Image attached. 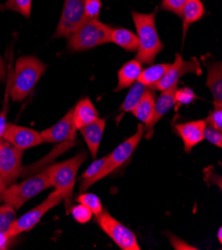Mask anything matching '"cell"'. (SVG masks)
<instances>
[{
  "label": "cell",
  "mask_w": 222,
  "mask_h": 250,
  "mask_svg": "<svg viewBox=\"0 0 222 250\" xmlns=\"http://www.w3.org/2000/svg\"><path fill=\"white\" fill-rule=\"evenodd\" d=\"M157 9L152 13H132L137 29L139 47L137 60L141 64H153L157 55L163 49V44L159 36L156 26Z\"/></svg>",
  "instance_id": "1"
},
{
  "label": "cell",
  "mask_w": 222,
  "mask_h": 250,
  "mask_svg": "<svg viewBox=\"0 0 222 250\" xmlns=\"http://www.w3.org/2000/svg\"><path fill=\"white\" fill-rule=\"evenodd\" d=\"M46 68L45 63L33 56H23L17 59L10 87V97L14 102L23 101L31 93Z\"/></svg>",
  "instance_id": "2"
},
{
  "label": "cell",
  "mask_w": 222,
  "mask_h": 250,
  "mask_svg": "<svg viewBox=\"0 0 222 250\" xmlns=\"http://www.w3.org/2000/svg\"><path fill=\"white\" fill-rule=\"evenodd\" d=\"M143 134H144L143 124H139L137 132L132 137H130L128 140L122 142L121 145H119L110 155L107 156L106 163H105L104 167H102V169L99 171L95 177L88 179V180H83L81 182L80 192L86 191L94 184L108 177L110 173H112L118 167H120L121 166L124 165L127 161H129V159L132 157L133 153L135 152V149L139 146L141 140L142 139Z\"/></svg>",
  "instance_id": "3"
},
{
  "label": "cell",
  "mask_w": 222,
  "mask_h": 250,
  "mask_svg": "<svg viewBox=\"0 0 222 250\" xmlns=\"http://www.w3.org/2000/svg\"><path fill=\"white\" fill-rule=\"evenodd\" d=\"M113 29L99 19L87 21L69 37L68 48L79 52L110 43Z\"/></svg>",
  "instance_id": "4"
},
{
  "label": "cell",
  "mask_w": 222,
  "mask_h": 250,
  "mask_svg": "<svg viewBox=\"0 0 222 250\" xmlns=\"http://www.w3.org/2000/svg\"><path fill=\"white\" fill-rule=\"evenodd\" d=\"M87 157L86 152H79L75 157L68 161L53 165L47 168L49 183L55 190L63 194L64 199H69L72 196L78 170L81 165L87 160Z\"/></svg>",
  "instance_id": "5"
},
{
  "label": "cell",
  "mask_w": 222,
  "mask_h": 250,
  "mask_svg": "<svg viewBox=\"0 0 222 250\" xmlns=\"http://www.w3.org/2000/svg\"><path fill=\"white\" fill-rule=\"evenodd\" d=\"M49 188H51V185L49 183L46 168L20 184L7 187L3 192L2 202L14 208L15 210H18L30 198Z\"/></svg>",
  "instance_id": "6"
},
{
  "label": "cell",
  "mask_w": 222,
  "mask_h": 250,
  "mask_svg": "<svg viewBox=\"0 0 222 250\" xmlns=\"http://www.w3.org/2000/svg\"><path fill=\"white\" fill-rule=\"evenodd\" d=\"M100 229L122 250H141L137 235L124 224L114 218L108 210L103 209L95 215Z\"/></svg>",
  "instance_id": "7"
},
{
  "label": "cell",
  "mask_w": 222,
  "mask_h": 250,
  "mask_svg": "<svg viewBox=\"0 0 222 250\" xmlns=\"http://www.w3.org/2000/svg\"><path fill=\"white\" fill-rule=\"evenodd\" d=\"M63 201V194L58 190H54L44 199L43 203L35 207L33 209L27 211L26 213H24L20 217L16 218L8 231V235L16 237L17 235L23 232L31 230L37 226L41 218L49 210H51L53 208L61 204Z\"/></svg>",
  "instance_id": "8"
},
{
  "label": "cell",
  "mask_w": 222,
  "mask_h": 250,
  "mask_svg": "<svg viewBox=\"0 0 222 250\" xmlns=\"http://www.w3.org/2000/svg\"><path fill=\"white\" fill-rule=\"evenodd\" d=\"M23 151L6 141L0 140V178L4 188L13 185L21 176Z\"/></svg>",
  "instance_id": "9"
},
{
  "label": "cell",
  "mask_w": 222,
  "mask_h": 250,
  "mask_svg": "<svg viewBox=\"0 0 222 250\" xmlns=\"http://www.w3.org/2000/svg\"><path fill=\"white\" fill-rule=\"evenodd\" d=\"M85 0H65L55 38H69L84 21Z\"/></svg>",
  "instance_id": "10"
},
{
  "label": "cell",
  "mask_w": 222,
  "mask_h": 250,
  "mask_svg": "<svg viewBox=\"0 0 222 250\" xmlns=\"http://www.w3.org/2000/svg\"><path fill=\"white\" fill-rule=\"evenodd\" d=\"M202 73V69L201 67V63L196 58H192L188 61H185L182 59L181 54H177L175 62L170 63V66L166 70L164 76L153 87V89L161 92L178 84L179 80L182 76H184V75H201Z\"/></svg>",
  "instance_id": "11"
},
{
  "label": "cell",
  "mask_w": 222,
  "mask_h": 250,
  "mask_svg": "<svg viewBox=\"0 0 222 250\" xmlns=\"http://www.w3.org/2000/svg\"><path fill=\"white\" fill-rule=\"evenodd\" d=\"M2 139L23 152L25 149L43 144V140L39 132L27 127L8 123L6 124Z\"/></svg>",
  "instance_id": "12"
},
{
  "label": "cell",
  "mask_w": 222,
  "mask_h": 250,
  "mask_svg": "<svg viewBox=\"0 0 222 250\" xmlns=\"http://www.w3.org/2000/svg\"><path fill=\"white\" fill-rule=\"evenodd\" d=\"M76 127L73 121V109L70 110L54 126L43 130L40 134L43 143L73 142L76 139Z\"/></svg>",
  "instance_id": "13"
},
{
  "label": "cell",
  "mask_w": 222,
  "mask_h": 250,
  "mask_svg": "<svg viewBox=\"0 0 222 250\" xmlns=\"http://www.w3.org/2000/svg\"><path fill=\"white\" fill-rule=\"evenodd\" d=\"M205 127L206 123L204 120L190 121L176 125L175 129L182 140L185 153H190L196 145L204 140Z\"/></svg>",
  "instance_id": "14"
},
{
  "label": "cell",
  "mask_w": 222,
  "mask_h": 250,
  "mask_svg": "<svg viewBox=\"0 0 222 250\" xmlns=\"http://www.w3.org/2000/svg\"><path fill=\"white\" fill-rule=\"evenodd\" d=\"M178 90V84L161 91V94L155 102L154 115L151 122L144 126V138L150 140L154 136V128L158 122L172 108L175 107V94Z\"/></svg>",
  "instance_id": "15"
},
{
  "label": "cell",
  "mask_w": 222,
  "mask_h": 250,
  "mask_svg": "<svg viewBox=\"0 0 222 250\" xmlns=\"http://www.w3.org/2000/svg\"><path fill=\"white\" fill-rule=\"evenodd\" d=\"M105 128H106V120L97 118L94 122L90 123L89 125H87V126L79 130L94 159L97 157V154L99 152V147H100V145L103 139Z\"/></svg>",
  "instance_id": "16"
},
{
  "label": "cell",
  "mask_w": 222,
  "mask_h": 250,
  "mask_svg": "<svg viewBox=\"0 0 222 250\" xmlns=\"http://www.w3.org/2000/svg\"><path fill=\"white\" fill-rule=\"evenodd\" d=\"M99 118L98 110L90 98H84L73 109V121L77 130L82 129Z\"/></svg>",
  "instance_id": "17"
},
{
  "label": "cell",
  "mask_w": 222,
  "mask_h": 250,
  "mask_svg": "<svg viewBox=\"0 0 222 250\" xmlns=\"http://www.w3.org/2000/svg\"><path fill=\"white\" fill-rule=\"evenodd\" d=\"M141 63L137 59L127 62L118 72V85L116 91H121L130 88L135 82L138 81L142 71Z\"/></svg>",
  "instance_id": "18"
},
{
  "label": "cell",
  "mask_w": 222,
  "mask_h": 250,
  "mask_svg": "<svg viewBox=\"0 0 222 250\" xmlns=\"http://www.w3.org/2000/svg\"><path fill=\"white\" fill-rule=\"evenodd\" d=\"M155 102L156 99L154 89L147 88L138 105L131 112L139 121L141 122V124H143V126H146L153 118Z\"/></svg>",
  "instance_id": "19"
},
{
  "label": "cell",
  "mask_w": 222,
  "mask_h": 250,
  "mask_svg": "<svg viewBox=\"0 0 222 250\" xmlns=\"http://www.w3.org/2000/svg\"><path fill=\"white\" fill-rule=\"evenodd\" d=\"M204 14V6L202 0H186L182 7V39L184 42L187 30L190 25L202 18Z\"/></svg>",
  "instance_id": "20"
},
{
  "label": "cell",
  "mask_w": 222,
  "mask_h": 250,
  "mask_svg": "<svg viewBox=\"0 0 222 250\" xmlns=\"http://www.w3.org/2000/svg\"><path fill=\"white\" fill-rule=\"evenodd\" d=\"M206 86L213 97L214 105H222V65L214 62L208 67Z\"/></svg>",
  "instance_id": "21"
},
{
  "label": "cell",
  "mask_w": 222,
  "mask_h": 250,
  "mask_svg": "<svg viewBox=\"0 0 222 250\" xmlns=\"http://www.w3.org/2000/svg\"><path fill=\"white\" fill-rule=\"evenodd\" d=\"M111 42L125 49L128 52H135L139 47L137 34L126 28H114L111 35Z\"/></svg>",
  "instance_id": "22"
},
{
  "label": "cell",
  "mask_w": 222,
  "mask_h": 250,
  "mask_svg": "<svg viewBox=\"0 0 222 250\" xmlns=\"http://www.w3.org/2000/svg\"><path fill=\"white\" fill-rule=\"evenodd\" d=\"M169 66L170 63H162L147 67L146 69L141 71L138 81L144 86L153 89V87L164 76V74Z\"/></svg>",
  "instance_id": "23"
},
{
  "label": "cell",
  "mask_w": 222,
  "mask_h": 250,
  "mask_svg": "<svg viewBox=\"0 0 222 250\" xmlns=\"http://www.w3.org/2000/svg\"><path fill=\"white\" fill-rule=\"evenodd\" d=\"M147 88L149 87L144 86L143 84L140 83L139 81L135 82L131 86V90L129 91L126 99L124 100V102H122V105L121 106V110L122 112L131 113L132 110L138 105V103L140 102V100L141 99V97L143 96V94Z\"/></svg>",
  "instance_id": "24"
},
{
  "label": "cell",
  "mask_w": 222,
  "mask_h": 250,
  "mask_svg": "<svg viewBox=\"0 0 222 250\" xmlns=\"http://www.w3.org/2000/svg\"><path fill=\"white\" fill-rule=\"evenodd\" d=\"M0 8L2 10L15 11L24 17L29 18L32 9V0H7Z\"/></svg>",
  "instance_id": "25"
},
{
  "label": "cell",
  "mask_w": 222,
  "mask_h": 250,
  "mask_svg": "<svg viewBox=\"0 0 222 250\" xmlns=\"http://www.w3.org/2000/svg\"><path fill=\"white\" fill-rule=\"evenodd\" d=\"M15 208L5 204L0 207V232L7 233L16 219Z\"/></svg>",
  "instance_id": "26"
},
{
  "label": "cell",
  "mask_w": 222,
  "mask_h": 250,
  "mask_svg": "<svg viewBox=\"0 0 222 250\" xmlns=\"http://www.w3.org/2000/svg\"><path fill=\"white\" fill-rule=\"evenodd\" d=\"M77 202L87 207L94 215H98L104 208L101 203V199L98 195L91 192H83L77 197Z\"/></svg>",
  "instance_id": "27"
},
{
  "label": "cell",
  "mask_w": 222,
  "mask_h": 250,
  "mask_svg": "<svg viewBox=\"0 0 222 250\" xmlns=\"http://www.w3.org/2000/svg\"><path fill=\"white\" fill-rule=\"evenodd\" d=\"M197 98L194 91L188 87H184L176 91L175 94V107L176 110H179L182 106L188 105L192 103L194 100Z\"/></svg>",
  "instance_id": "28"
},
{
  "label": "cell",
  "mask_w": 222,
  "mask_h": 250,
  "mask_svg": "<svg viewBox=\"0 0 222 250\" xmlns=\"http://www.w3.org/2000/svg\"><path fill=\"white\" fill-rule=\"evenodd\" d=\"M101 9H102L101 0H85L83 23L90 21V20L99 19Z\"/></svg>",
  "instance_id": "29"
},
{
  "label": "cell",
  "mask_w": 222,
  "mask_h": 250,
  "mask_svg": "<svg viewBox=\"0 0 222 250\" xmlns=\"http://www.w3.org/2000/svg\"><path fill=\"white\" fill-rule=\"evenodd\" d=\"M71 214L74 219L81 224L88 223L94 215L93 212L82 204L73 207L71 209Z\"/></svg>",
  "instance_id": "30"
},
{
  "label": "cell",
  "mask_w": 222,
  "mask_h": 250,
  "mask_svg": "<svg viewBox=\"0 0 222 250\" xmlns=\"http://www.w3.org/2000/svg\"><path fill=\"white\" fill-rule=\"evenodd\" d=\"M204 121L207 126L222 131V105H214V110L210 112Z\"/></svg>",
  "instance_id": "31"
},
{
  "label": "cell",
  "mask_w": 222,
  "mask_h": 250,
  "mask_svg": "<svg viewBox=\"0 0 222 250\" xmlns=\"http://www.w3.org/2000/svg\"><path fill=\"white\" fill-rule=\"evenodd\" d=\"M185 2L186 0H162L161 9L175 13L181 17L182 10Z\"/></svg>",
  "instance_id": "32"
},
{
  "label": "cell",
  "mask_w": 222,
  "mask_h": 250,
  "mask_svg": "<svg viewBox=\"0 0 222 250\" xmlns=\"http://www.w3.org/2000/svg\"><path fill=\"white\" fill-rule=\"evenodd\" d=\"M106 160H107V156L104 157V158H101L99 160H95L90 166L89 167L84 171V173L82 174V181L83 180H88V179H91L93 177H95L96 174L100 171L102 169V167H104L105 163H106Z\"/></svg>",
  "instance_id": "33"
},
{
  "label": "cell",
  "mask_w": 222,
  "mask_h": 250,
  "mask_svg": "<svg viewBox=\"0 0 222 250\" xmlns=\"http://www.w3.org/2000/svg\"><path fill=\"white\" fill-rule=\"evenodd\" d=\"M204 139L207 140L210 144L213 146H216L218 147L222 146V134L221 131L215 130L209 126H207L204 129Z\"/></svg>",
  "instance_id": "34"
},
{
  "label": "cell",
  "mask_w": 222,
  "mask_h": 250,
  "mask_svg": "<svg viewBox=\"0 0 222 250\" xmlns=\"http://www.w3.org/2000/svg\"><path fill=\"white\" fill-rule=\"evenodd\" d=\"M168 238H169V241H170V244L171 246L174 247L176 250H196L197 248L188 244L186 241L181 239L180 237L171 234V233H168L167 234Z\"/></svg>",
  "instance_id": "35"
},
{
  "label": "cell",
  "mask_w": 222,
  "mask_h": 250,
  "mask_svg": "<svg viewBox=\"0 0 222 250\" xmlns=\"http://www.w3.org/2000/svg\"><path fill=\"white\" fill-rule=\"evenodd\" d=\"M15 237L9 236L7 233L0 232V250L8 249L14 242Z\"/></svg>",
  "instance_id": "36"
},
{
  "label": "cell",
  "mask_w": 222,
  "mask_h": 250,
  "mask_svg": "<svg viewBox=\"0 0 222 250\" xmlns=\"http://www.w3.org/2000/svg\"><path fill=\"white\" fill-rule=\"evenodd\" d=\"M6 76V65L3 58L0 56V81H3Z\"/></svg>",
  "instance_id": "37"
},
{
  "label": "cell",
  "mask_w": 222,
  "mask_h": 250,
  "mask_svg": "<svg viewBox=\"0 0 222 250\" xmlns=\"http://www.w3.org/2000/svg\"><path fill=\"white\" fill-rule=\"evenodd\" d=\"M5 190V188L2 184V181H1V178H0V202H2V196H3V192Z\"/></svg>",
  "instance_id": "38"
},
{
  "label": "cell",
  "mask_w": 222,
  "mask_h": 250,
  "mask_svg": "<svg viewBox=\"0 0 222 250\" xmlns=\"http://www.w3.org/2000/svg\"><path fill=\"white\" fill-rule=\"evenodd\" d=\"M217 238H218V241L221 243V242H222V229H221V228H219V229H218Z\"/></svg>",
  "instance_id": "39"
}]
</instances>
